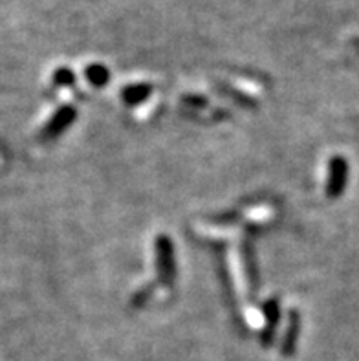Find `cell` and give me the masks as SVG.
I'll return each instance as SVG.
<instances>
[{
    "mask_svg": "<svg viewBox=\"0 0 359 361\" xmlns=\"http://www.w3.org/2000/svg\"><path fill=\"white\" fill-rule=\"evenodd\" d=\"M156 266L162 283L171 284L176 275V262H174V250H172V242L169 237H158Z\"/></svg>",
    "mask_w": 359,
    "mask_h": 361,
    "instance_id": "1",
    "label": "cell"
},
{
    "mask_svg": "<svg viewBox=\"0 0 359 361\" xmlns=\"http://www.w3.org/2000/svg\"><path fill=\"white\" fill-rule=\"evenodd\" d=\"M349 182V162L343 156H333L328 163V180L326 194L330 198H338L339 194L344 193Z\"/></svg>",
    "mask_w": 359,
    "mask_h": 361,
    "instance_id": "2",
    "label": "cell"
},
{
    "mask_svg": "<svg viewBox=\"0 0 359 361\" xmlns=\"http://www.w3.org/2000/svg\"><path fill=\"white\" fill-rule=\"evenodd\" d=\"M75 110L72 107H61V109L52 115V120L48 121V125L44 127V132H42V136L48 138V140H52V138L59 136L61 132H64L68 127L72 125L73 120H75Z\"/></svg>",
    "mask_w": 359,
    "mask_h": 361,
    "instance_id": "3",
    "label": "cell"
},
{
    "mask_svg": "<svg viewBox=\"0 0 359 361\" xmlns=\"http://www.w3.org/2000/svg\"><path fill=\"white\" fill-rule=\"evenodd\" d=\"M152 92V86L151 84H145V83H138V84H129L123 89L121 92V98L125 101L127 105H140L141 101H145Z\"/></svg>",
    "mask_w": 359,
    "mask_h": 361,
    "instance_id": "4",
    "label": "cell"
},
{
    "mask_svg": "<svg viewBox=\"0 0 359 361\" xmlns=\"http://www.w3.org/2000/svg\"><path fill=\"white\" fill-rule=\"evenodd\" d=\"M84 75H86V79H89V83L92 84V86H98V89L104 86V84L109 83V79H110L109 68L99 63L89 64L86 70H84Z\"/></svg>",
    "mask_w": 359,
    "mask_h": 361,
    "instance_id": "5",
    "label": "cell"
},
{
    "mask_svg": "<svg viewBox=\"0 0 359 361\" xmlns=\"http://www.w3.org/2000/svg\"><path fill=\"white\" fill-rule=\"evenodd\" d=\"M279 314H281V310H279V303H277L275 299H270L268 303L264 304V315H266V332H273V326L279 323Z\"/></svg>",
    "mask_w": 359,
    "mask_h": 361,
    "instance_id": "6",
    "label": "cell"
},
{
    "mask_svg": "<svg viewBox=\"0 0 359 361\" xmlns=\"http://www.w3.org/2000/svg\"><path fill=\"white\" fill-rule=\"evenodd\" d=\"M53 83L57 86H72L75 83V73L63 66V68L55 70V73H53Z\"/></svg>",
    "mask_w": 359,
    "mask_h": 361,
    "instance_id": "7",
    "label": "cell"
}]
</instances>
